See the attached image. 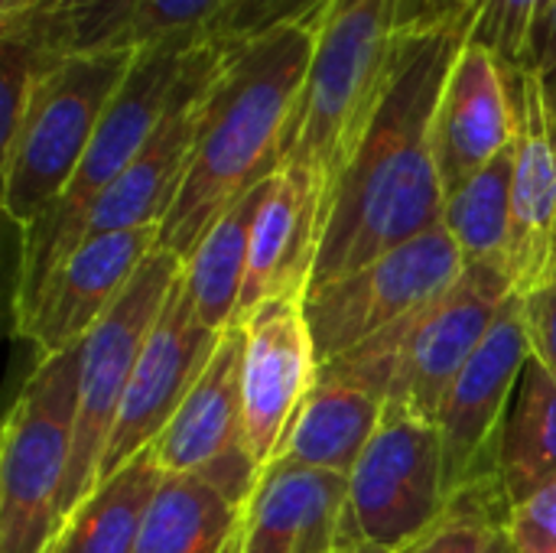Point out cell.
<instances>
[{
  "mask_svg": "<svg viewBox=\"0 0 556 553\" xmlns=\"http://www.w3.org/2000/svg\"><path fill=\"white\" fill-rule=\"evenodd\" d=\"M515 143V95L505 59L472 39H463L437 108V163L443 192H453L485 163Z\"/></svg>",
  "mask_w": 556,
  "mask_h": 553,
  "instance_id": "e0dca14e",
  "label": "cell"
},
{
  "mask_svg": "<svg viewBox=\"0 0 556 553\" xmlns=\"http://www.w3.org/2000/svg\"><path fill=\"white\" fill-rule=\"evenodd\" d=\"M309 55L313 20L225 49L205 91L186 183L160 225V248L186 261L222 212L280 166Z\"/></svg>",
  "mask_w": 556,
  "mask_h": 553,
  "instance_id": "7a4b0ae2",
  "label": "cell"
},
{
  "mask_svg": "<svg viewBox=\"0 0 556 553\" xmlns=\"http://www.w3.org/2000/svg\"><path fill=\"white\" fill-rule=\"evenodd\" d=\"M163 479L166 473L153 450H143L124 469L94 486L59 531L49 553H134Z\"/></svg>",
  "mask_w": 556,
  "mask_h": 553,
  "instance_id": "44dd1931",
  "label": "cell"
},
{
  "mask_svg": "<svg viewBox=\"0 0 556 553\" xmlns=\"http://www.w3.org/2000/svg\"><path fill=\"white\" fill-rule=\"evenodd\" d=\"M244 505L199 476H166L134 553H235Z\"/></svg>",
  "mask_w": 556,
  "mask_h": 553,
  "instance_id": "7402d4cb",
  "label": "cell"
},
{
  "mask_svg": "<svg viewBox=\"0 0 556 553\" xmlns=\"http://www.w3.org/2000/svg\"><path fill=\"white\" fill-rule=\"evenodd\" d=\"M472 10L407 16L381 101L336 189L306 290L326 287L443 222L437 108Z\"/></svg>",
  "mask_w": 556,
  "mask_h": 553,
  "instance_id": "6da1fadb",
  "label": "cell"
},
{
  "mask_svg": "<svg viewBox=\"0 0 556 553\" xmlns=\"http://www.w3.org/2000/svg\"><path fill=\"white\" fill-rule=\"evenodd\" d=\"M388 401L368 388L319 375L296 411L274 463L345 476L384 424Z\"/></svg>",
  "mask_w": 556,
  "mask_h": 553,
  "instance_id": "d6986e66",
  "label": "cell"
},
{
  "mask_svg": "<svg viewBox=\"0 0 556 553\" xmlns=\"http://www.w3.org/2000/svg\"><path fill=\"white\" fill-rule=\"evenodd\" d=\"M65 59L29 36L0 39V153L13 143L42 78Z\"/></svg>",
  "mask_w": 556,
  "mask_h": 553,
  "instance_id": "484cf974",
  "label": "cell"
},
{
  "mask_svg": "<svg viewBox=\"0 0 556 553\" xmlns=\"http://www.w3.org/2000/svg\"><path fill=\"white\" fill-rule=\"evenodd\" d=\"M156 248L160 225L88 235L55 267L33 316L16 336L36 349V359L78 349Z\"/></svg>",
  "mask_w": 556,
  "mask_h": 553,
  "instance_id": "5bb4252c",
  "label": "cell"
},
{
  "mask_svg": "<svg viewBox=\"0 0 556 553\" xmlns=\"http://www.w3.org/2000/svg\"><path fill=\"white\" fill-rule=\"evenodd\" d=\"M81 345L36 359L0 440V553H49L72 460Z\"/></svg>",
  "mask_w": 556,
  "mask_h": 553,
  "instance_id": "52a82bcc",
  "label": "cell"
},
{
  "mask_svg": "<svg viewBox=\"0 0 556 553\" xmlns=\"http://www.w3.org/2000/svg\"><path fill=\"white\" fill-rule=\"evenodd\" d=\"M482 3L485 0H430V7L424 13H440V10H472V13H479Z\"/></svg>",
  "mask_w": 556,
  "mask_h": 553,
  "instance_id": "836d02e7",
  "label": "cell"
},
{
  "mask_svg": "<svg viewBox=\"0 0 556 553\" xmlns=\"http://www.w3.org/2000/svg\"><path fill=\"white\" fill-rule=\"evenodd\" d=\"M528 68H538L541 75L551 72L556 65V0L554 7L547 10V16L541 20L534 39H531V52H528Z\"/></svg>",
  "mask_w": 556,
  "mask_h": 553,
  "instance_id": "d6a6232c",
  "label": "cell"
},
{
  "mask_svg": "<svg viewBox=\"0 0 556 553\" xmlns=\"http://www.w3.org/2000/svg\"><path fill=\"white\" fill-rule=\"evenodd\" d=\"M554 0H485L472 20V39L492 46L505 65H525L531 39Z\"/></svg>",
  "mask_w": 556,
  "mask_h": 553,
  "instance_id": "f546056e",
  "label": "cell"
},
{
  "mask_svg": "<svg viewBox=\"0 0 556 553\" xmlns=\"http://www.w3.org/2000/svg\"><path fill=\"white\" fill-rule=\"evenodd\" d=\"M134 7L137 0H65L52 23L49 46L59 55L108 49Z\"/></svg>",
  "mask_w": 556,
  "mask_h": 553,
  "instance_id": "f1b7e54d",
  "label": "cell"
},
{
  "mask_svg": "<svg viewBox=\"0 0 556 553\" xmlns=\"http://www.w3.org/2000/svg\"><path fill=\"white\" fill-rule=\"evenodd\" d=\"M264 192H267V179H261L235 205H228L222 218L202 235V241L182 261V280L192 293L195 313L215 332L235 326V310L248 274L251 231Z\"/></svg>",
  "mask_w": 556,
  "mask_h": 553,
  "instance_id": "603a6c76",
  "label": "cell"
},
{
  "mask_svg": "<svg viewBox=\"0 0 556 553\" xmlns=\"http://www.w3.org/2000/svg\"><path fill=\"white\" fill-rule=\"evenodd\" d=\"M166 476H199L225 492L235 505H248L261 466L244 440V326L235 323L169 420L150 447Z\"/></svg>",
  "mask_w": 556,
  "mask_h": 553,
  "instance_id": "7c38bea8",
  "label": "cell"
},
{
  "mask_svg": "<svg viewBox=\"0 0 556 553\" xmlns=\"http://www.w3.org/2000/svg\"><path fill=\"white\" fill-rule=\"evenodd\" d=\"M511 176L515 150L508 147L485 163L463 186L446 192L443 225L453 235L466 264H502L508 267L511 244Z\"/></svg>",
  "mask_w": 556,
  "mask_h": 553,
  "instance_id": "cb8c5ba5",
  "label": "cell"
},
{
  "mask_svg": "<svg viewBox=\"0 0 556 553\" xmlns=\"http://www.w3.org/2000/svg\"><path fill=\"white\" fill-rule=\"evenodd\" d=\"M534 355L525 297L511 293L482 345L459 372L440 411V440L450 502L469 489L498 482V443L508 404ZM502 486V482H498Z\"/></svg>",
  "mask_w": 556,
  "mask_h": 553,
  "instance_id": "8fae6325",
  "label": "cell"
},
{
  "mask_svg": "<svg viewBox=\"0 0 556 553\" xmlns=\"http://www.w3.org/2000/svg\"><path fill=\"white\" fill-rule=\"evenodd\" d=\"M485 553H515V548H511V541H508V531H505V528H498V531H495V538L489 541Z\"/></svg>",
  "mask_w": 556,
  "mask_h": 553,
  "instance_id": "e575fe53",
  "label": "cell"
},
{
  "mask_svg": "<svg viewBox=\"0 0 556 553\" xmlns=\"http://www.w3.org/2000/svg\"><path fill=\"white\" fill-rule=\"evenodd\" d=\"M498 482L508 512L556 482V372L528 359L498 443Z\"/></svg>",
  "mask_w": 556,
  "mask_h": 553,
  "instance_id": "ffe728a7",
  "label": "cell"
},
{
  "mask_svg": "<svg viewBox=\"0 0 556 553\" xmlns=\"http://www.w3.org/2000/svg\"><path fill=\"white\" fill-rule=\"evenodd\" d=\"M222 3L225 0H137L111 46L147 49L169 39H195L215 20Z\"/></svg>",
  "mask_w": 556,
  "mask_h": 553,
  "instance_id": "4316f807",
  "label": "cell"
},
{
  "mask_svg": "<svg viewBox=\"0 0 556 553\" xmlns=\"http://www.w3.org/2000/svg\"><path fill=\"white\" fill-rule=\"evenodd\" d=\"M222 342V332L208 329L192 303V293L179 274V280L169 290V300L153 323L140 359L134 365L127 394L121 401L104 460H101V479L124 469L134 456L150 450L156 437L169 427L202 372L208 368L215 349ZM98 479V482H101Z\"/></svg>",
  "mask_w": 556,
  "mask_h": 553,
  "instance_id": "4fadbf2b",
  "label": "cell"
},
{
  "mask_svg": "<svg viewBox=\"0 0 556 553\" xmlns=\"http://www.w3.org/2000/svg\"><path fill=\"white\" fill-rule=\"evenodd\" d=\"M326 0H225L215 20L205 26L202 39L235 49L280 26L313 20Z\"/></svg>",
  "mask_w": 556,
  "mask_h": 553,
  "instance_id": "83f0119b",
  "label": "cell"
},
{
  "mask_svg": "<svg viewBox=\"0 0 556 553\" xmlns=\"http://www.w3.org/2000/svg\"><path fill=\"white\" fill-rule=\"evenodd\" d=\"M544 85H547V98H551V111H554V124H556V65L551 72H544Z\"/></svg>",
  "mask_w": 556,
  "mask_h": 553,
  "instance_id": "d590c367",
  "label": "cell"
},
{
  "mask_svg": "<svg viewBox=\"0 0 556 553\" xmlns=\"http://www.w3.org/2000/svg\"><path fill=\"white\" fill-rule=\"evenodd\" d=\"M345 476L270 463L244 505L235 553H336Z\"/></svg>",
  "mask_w": 556,
  "mask_h": 553,
  "instance_id": "ac0fdd59",
  "label": "cell"
},
{
  "mask_svg": "<svg viewBox=\"0 0 556 553\" xmlns=\"http://www.w3.org/2000/svg\"><path fill=\"white\" fill-rule=\"evenodd\" d=\"M505 531L515 553H556V482L515 505Z\"/></svg>",
  "mask_w": 556,
  "mask_h": 553,
  "instance_id": "4dcf8cb0",
  "label": "cell"
},
{
  "mask_svg": "<svg viewBox=\"0 0 556 553\" xmlns=\"http://www.w3.org/2000/svg\"><path fill=\"white\" fill-rule=\"evenodd\" d=\"M430 7V0H410V16H420Z\"/></svg>",
  "mask_w": 556,
  "mask_h": 553,
  "instance_id": "8d00e7d4",
  "label": "cell"
},
{
  "mask_svg": "<svg viewBox=\"0 0 556 553\" xmlns=\"http://www.w3.org/2000/svg\"><path fill=\"white\" fill-rule=\"evenodd\" d=\"M137 49H94L55 62L13 143L0 153L3 212L23 231L46 218L75 179Z\"/></svg>",
  "mask_w": 556,
  "mask_h": 553,
  "instance_id": "8992f818",
  "label": "cell"
},
{
  "mask_svg": "<svg viewBox=\"0 0 556 553\" xmlns=\"http://www.w3.org/2000/svg\"><path fill=\"white\" fill-rule=\"evenodd\" d=\"M199 39L202 36L169 39L160 46L137 49L65 196L46 212L42 222H36L20 238V271H16V290H13L16 329L26 326V319L33 316L49 277L65 261V254H72L81 244L85 222L94 202L137 160V153L147 147V140L160 127L166 108L173 104L195 59Z\"/></svg>",
  "mask_w": 556,
  "mask_h": 553,
  "instance_id": "277c9868",
  "label": "cell"
},
{
  "mask_svg": "<svg viewBox=\"0 0 556 553\" xmlns=\"http://www.w3.org/2000/svg\"><path fill=\"white\" fill-rule=\"evenodd\" d=\"M450 512L440 427L391 411L345 479L336 553H407Z\"/></svg>",
  "mask_w": 556,
  "mask_h": 553,
  "instance_id": "ba28073f",
  "label": "cell"
},
{
  "mask_svg": "<svg viewBox=\"0 0 556 553\" xmlns=\"http://www.w3.org/2000/svg\"><path fill=\"white\" fill-rule=\"evenodd\" d=\"M463 271L466 261L440 222L420 238L375 257L362 271L306 290L303 316L319 368L355 352L443 297Z\"/></svg>",
  "mask_w": 556,
  "mask_h": 553,
  "instance_id": "30bf717a",
  "label": "cell"
},
{
  "mask_svg": "<svg viewBox=\"0 0 556 553\" xmlns=\"http://www.w3.org/2000/svg\"><path fill=\"white\" fill-rule=\"evenodd\" d=\"M407 16L410 0H326L313 16V55L277 169L300 189L316 251L336 189L381 101Z\"/></svg>",
  "mask_w": 556,
  "mask_h": 553,
  "instance_id": "3957f363",
  "label": "cell"
},
{
  "mask_svg": "<svg viewBox=\"0 0 556 553\" xmlns=\"http://www.w3.org/2000/svg\"><path fill=\"white\" fill-rule=\"evenodd\" d=\"M515 95V176L508 274L518 297L541 287L556 261V124L544 75L508 65Z\"/></svg>",
  "mask_w": 556,
  "mask_h": 553,
  "instance_id": "2e32d148",
  "label": "cell"
},
{
  "mask_svg": "<svg viewBox=\"0 0 556 553\" xmlns=\"http://www.w3.org/2000/svg\"><path fill=\"white\" fill-rule=\"evenodd\" d=\"M182 274V257L166 248H156L111 313L88 332L81 342V368H78V411H75V437H72V460L68 476L59 502V531L78 512V505L94 492L101 479V460L127 394L134 365L140 349L160 319L173 284ZM59 538V535H55Z\"/></svg>",
  "mask_w": 556,
  "mask_h": 553,
  "instance_id": "9c48e42d",
  "label": "cell"
},
{
  "mask_svg": "<svg viewBox=\"0 0 556 553\" xmlns=\"http://www.w3.org/2000/svg\"><path fill=\"white\" fill-rule=\"evenodd\" d=\"M511 293L508 267L466 264L443 297L355 352L323 365L319 375L368 388L381 394L391 411L437 424L450 388Z\"/></svg>",
  "mask_w": 556,
  "mask_h": 553,
  "instance_id": "5b68a950",
  "label": "cell"
},
{
  "mask_svg": "<svg viewBox=\"0 0 556 553\" xmlns=\"http://www.w3.org/2000/svg\"><path fill=\"white\" fill-rule=\"evenodd\" d=\"M525 310H528L534 355L556 372V261L547 277L541 280V287L525 297Z\"/></svg>",
  "mask_w": 556,
  "mask_h": 553,
  "instance_id": "1f68e13d",
  "label": "cell"
},
{
  "mask_svg": "<svg viewBox=\"0 0 556 553\" xmlns=\"http://www.w3.org/2000/svg\"><path fill=\"white\" fill-rule=\"evenodd\" d=\"M244 440L261 469L309 398L319 362L303 316V297H277L257 306L244 323Z\"/></svg>",
  "mask_w": 556,
  "mask_h": 553,
  "instance_id": "9a60e30c",
  "label": "cell"
},
{
  "mask_svg": "<svg viewBox=\"0 0 556 553\" xmlns=\"http://www.w3.org/2000/svg\"><path fill=\"white\" fill-rule=\"evenodd\" d=\"M508 521V502L498 482L469 489L450 502L446 518L407 553H485L489 541Z\"/></svg>",
  "mask_w": 556,
  "mask_h": 553,
  "instance_id": "d4e9b609",
  "label": "cell"
}]
</instances>
